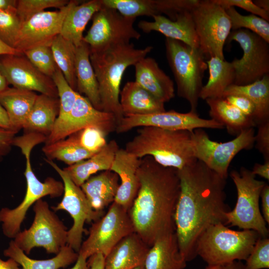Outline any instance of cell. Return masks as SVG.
Returning <instances> with one entry per match:
<instances>
[{
  "instance_id": "obj_53",
  "label": "cell",
  "mask_w": 269,
  "mask_h": 269,
  "mask_svg": "<svg viewBox=\"0 0 269 269\" xmlns=\"http://www.w3.org/2000/svg\"><path fill=\"white\" fill-rule=\"evenodd\" d=\"M87 262L89 269H104L105 257L101 253L91 256Z\"/></svg>"
},
{
  "instance_id": "obj_4",
  "label": "cell",
  "mask_w": 269,
  "mask_h": 269,
  "mask_svg": "<svg viewBox=\"0 0 269 269\" xmlns=\"http://www.w3.org/2000/svg\"><path fill=\"white\" fill-rule=\"evenodd\" d=\"M192 132L142 127L125 149L138 158L150 156L164 167L179 170L197 160L191 145Z\"/></svg>"
},
{
  "instance_id": "obj_5",
  "label": "cell",
  "mask_w": 269,
  "mask_h": 269,
  "mask_svg": "<svg viewBox=\"0 0 269 269\" xmlns=\"http://www.w3.org/2000/svg\"><path fill=\"white\" fill-rule=\"evenodd\" d=\"M260 237L254 230L236 231L218 223L201 235L197 241L196 253L207 265L245 261Z\"/></svg>"
},
{
  "instance_id": "obj_38",
  "label": "cell",
  "mask_w": 269,
  "mask_h": 269,
  "mask_svg": "<svg viewBox=\"0 0 269 269\" xmlns=\"http://www.w3.org/2000/svg\"><path fill=\"white\" fill-rule=\"evenodd\" d=\"M103 6L115 9L122 15L132 18L158 15L154 0H101Z\"/></svg>"
},
{
  "instance_id": "obj_11",
  "label": "cell",
  "mask_w": 269,
  "mask_h": 269,
  "mask_svg": "<svg viewBox=\"0 0 269 269\" xmlns=\"http://www.w3.org/2000/svg\"><path fill=\"white\" fill-rule=\"evenodd\" d=\"M134 232L128 211L115 202L92 225L78 254L86 259L101 253L105 257L124 238Z\"/></svg>"
},
{
  "instance_id": "obj_20",
  "label": "cell",
  "mask_w": 269,
  "mask_h": 269,
  "mask_svg": "<svg viewBox=\"0 0 269 269\" xmlns=\"http://www.w3.org/2000/svg\"><path fill=\"white\" fill-rule=\"evenodd\" d=\"M140 158L119 148L115 156L110 170L118 175L120 183L114 202L129 211L139 187L137 174Z\"/></svg>"
},
{
  "instance_id": "obj_43",
  "label": "cell",
  "mask_w": 269,
  "mask_h": 269,
  "mask_svg": "<svg viewBox=\"0 0 269 269\" xmlns=\"http://www.w3.org/2000/svg\"><path fill=\"white\" fill-rule=\"evenodd\" d=\"M20 26L16 9H0V39L3 42L14 48Z\"/></svg>"
},
{
  "instance_id": "obj_8",
  "label": "cell",
  "mask_w": 269,
  "mask_h": 269,
  "mask_svg": "<svg viewBox=\"0 0 269 269\" xmlns=\"http://www.w3.org/2000/svg\"><path fill=\"white\" fill-rule=\"evenodd\" d=\"M33 209L35 216L32 225L20 231L13 241L27 255L35 247H42L48 253L57 254L67 245V228L42 199L34 203Z\"/></svg>"
},
{
  "instance_id": "obj_7",
  "label": "cell",
  "mask_w": 269,
  "mask_h": 269,
  "mask_svg": "<svg viewBox=\"0 0 269 269\" xmlns=\"http://www.w3.org/2000/svg\"><path fill=\"white\" fill-rule=\"evenodd\" d=\"M230 176L237 189V201L234 209L226 214V225L254 230L261 237H268L267 223L259 208L261 192L266 183L257 180L252 170L244 167L239 171L232 170Z\"/></svg>"
},
{
  "instance_id": "obj_35",
  "label": "cell",
  "mask_w": 269,
  "mask_h": 269,
  "mask_svg": "<svg viewBox=\"0 0 269 269\" xmlns=\"http://www.w3.org/2000/svg\"><path fill=\"white\" fill-rule=\"evenodd\" d=\"M209 77L203 86L199 97L202 100L223 97L225 90L234 84L235 68L232 62H228L217 57H211L206 61Z\"/></svg>"
},
{
  "instance_id": "obj_41",
  "label": "cell",
  "mask_w": 269,
  "mask_h": 269,
  "mask_svg": "<svg viewBox=\"0 0 269 269\" xmlns=\"http://www.w3.org/2000/svg\"><path fill=\"white\" fill-rule=\"evenodd\" d=\"M23 54L38 70L51 78L58 68L51 46L36 47L24 51Z\"/></svg>"
},
{
  "instance_id": "obj_54",
  "label": "cell",
  "mask_w": 269,
  "mask_h": 269,
  "mask_svg": "<svg viewBox=\"0 0 269 269\" xmlns=\"http://www.w3.org/2000/svg\"><path fill=\"white\" fill-rule=\"evenodd\" d=\"M252 172L255 175H258L269 180V160L265 161L264 164H255Z\"/></svg>"
},
{
  "instance_id": "obj_24",
  "label": "cell",
  "mask_w": 269,
  "mask_h": 269,
  "mask_svg": "<svg viewBox=\"0 0 269 269\" xmlns=\"http://www.w3.org/2000/svg\"><path fill=\"white\" fill-rule=\"evenodd\" d=\"M186 261L180 252L175 232L157 239L148 251L143 269H184Z\"/></svg>"
},
{
  "instance_id": "obj_26",
  "label": "cell",
  "mask_w": 269,
  "mask_h": 269,
  "mask_svg": "<svg viewBox=\"0 0 269 269\" xmlns=\"http://www.w3.org/2000/svg\"><path fill=\"white\" fill-rule=\"evenodd\" d=\"M120 179L111 170L91 176L81 186L92 208L99 212L114 202Z\"/></svg>"
},
{
  "instance_id": "obj_49",
  "label": "cell",
  "mask_w": 269,
  "mask_h": 269,
  "mask_svg": "<svg viewBox=\"0 0 269 269\" xmlns=\"http://www.w3.org/2000/svg\"><path fill=\"white\" fill-rule=\"evenodd\" d=\"M224 98L254 121L256 107L250 99L242 95H229Z\"/></svg>"
},
{
  "instance_id": "obj_60",
  "label": "cell",
  "mask_w": 269,
  "mask_h": 269,
  "mask_svg": "<svg viewBox=\"0 0 269 269\" xmlns=\"http://www.w3.org/2000/svg\"><path fill=\"white\" fill-rule=\"evenodd\" d=\"M253 2L259 7L265 10L269 13V0H255Z\"/></svg>"
},
{
  "instance_id": "obj_29",
  "label": "cell",
  "mask_w": 269,
  "mask_h": 269,
  "mask_svg": "<svg viewBox=\"0 0 269 269\" xmlns=\"http://www.w3.org/2000/svg\"><path fill=\"white\" fill-rule=\"evenodd\" d=\"M58 98L37 95L33 107L24 123V133H35L46 137L52 132L59 115Z\"/></svg>"
},
{
  "instance_id": "obj_32",
  "label": "cell",
  "mask_w": 269,
  "mask_h": 269,
  "mask_svg": "<svg viewBox=\"0 0 269 269\" xmlns=\"http://www.w3.org/2000/svg\"><path fill=\"white\" fill-rule=\"evenodd\" d=\"M206 101L211 119L222 124L230 134L237 136L242 131L256 127L252 119L224 98H209Z\"/></svg>"
},
{
  "instance_id": "obj_16",
  "label": "cell",
  "mask_w": 269,
  "mask_h": 269,
  "mask_svg": "<svg viewBox=\"0 0 269 269\" xmlns=\"http://www.w3.org/2000/svg\"><path fill=\"white\" fill-rule=\"evenodd\" d=\"M152 126L169 130H187L197 129H222L224 127L213 120L199 117L196 112L179 113L174 110L164 111L147 115L124 117L117 125L118 134L127 132L138 127Z\"/></svg>"
},
{
  "instance_id": "obj_55",
  "label": "cell",
  "mask_w": 269,
  "mask_h": 269,
  "mask_svg": "<svg viewBox=\"0 0 269 269\" xmlns=\"http://www.w3.org/2000/svg\"><path fill=\"white\" fill-rule=\"evenodd\" d=\"M20 52L7 45L0 39V56L4 55H20Z\"/></svg>"
},
{
  "instance_id": "obj_28",
  "label": "cell",
  "mask_w": 269,
  "mask_h": 269,
  "mask_svg": "<svg viewBox=\"0 0 269 269\" xmlns=\"http://www.w3.org/2000/svg\"><path fill=\"white\" fill-rule=\"evenodd\" d=\"M119 148L117 141L112 140L90 157L68 166L63 170L72 181L80 187L92 175L100 171L110 170L115 154Z\"/></svg>"
},
{
  "instance_id": "obj_61",
  "label": "cell",
  "mask_w": 269,
  "mask_h": 269,
  "mask_svg": "<svg viewBox=\"0 0 269 269\" xmlns=\"http://www.w3.org/2000/svg\"><path fill=\"white\" fill-rule=\"evenodd\" d=\"M8 83L2 73L0 68V93L5 90L8 87Z\"/></svg>"
},
{
  "instance_id": "obj_30",
  "label": "cell",
  "mask_w": 269,
  "mask_h": 269,
  "mask_svg": "<svg viewBox=\"0 0 269 269\" xmlns=\"http://www.w3.org/2000/svg\"><path fill=\"white\" fill-rule=\"evenodd\" d=\"M77 1L66 14L60 34L76 47L83 41L86 26L103 4L101 0H91L79 4Z\"/></svg>"
},
{
  "instance_id": "obj_45",
  "label": "cell",
  "mask_w": 269,
  "mask_h": 269,
  "mask_svg": "<svg viewBox=\"0 0 269 269\" xmlns=\"http://www.w3.org/2000/svg\"><path fill=\"white\" fill-rule=\"evenodd\" d=\"M245 269H268L269 268V239L260 237L253 250L245 260Z\"/></svg>"
},
{
  "instance_id": "obj_52",
  "label": "cell",
  "mask_w": 269,
  "mask_h": 269,
  "mask_svg": "<svg viewBox=\"0 0 269 269\" xmlns=\"http://www.w3.org/2000/svg\"><path fill=\"white\" fill-rule=\"evenodd\" d=\"M203 269H245V267L242 261H236L223 264L207 265Z\"/></svg>"
},
{
  "instance_id": "obj_10",
  "label": "cell",
  "mask_w": 269,
  "mask_h": 269,
  "mask_svg": "<svg viewBox=\"0 0 269 269\" xmlns=\"http://www.w3.org/2000/svg\"><path fill=\"white\" fill-rule=\"evenodd\" d=\"M254 128L242 131L230 141L218 142L211 140L203 129L193 131L191 145L194 157L221 177L227 179L229 165L238 152L249 150L255 144Z\"/></svg>"
},
{
  "instance_id": "obj_1",
  "label": "cell",
  "mask_w": 269,
  "mask_h": 269,
  "mask_svg": "<svg viewBox=\"0 0 269 269\" xmlns=\"http://www.w3.org/2000/svg\"><path fill=\"white\" fill-rule=\"evenodd\" d=\"M180 190L174 214L175 234L180 253L186 262L196 256L201 235L218 223L226 225V179L196 160L178 170Z\"/></svg>"
},
{
  "instance_id": "obj_40",
  "label": "cell",
  "mask_w": 269,
  "mask_h": 269,
  "mask_svg": "<svg viewBox=\"0 0 269 269\" xmlns=\"http://www.w3.org/2000/svg\"><path fill=\"white\" fill-rule=\"evenodd\" d=\"M51 79L56 87L60 102L59 115L56 122L60 121L65 119L71 111L78 93L70 87L58 68Z\"/></svg>"
},
{
  "instance_id": "obj_21",
  "label": "cell",
  "mask_w": 269,
  "mask_h": 269,
  "mask_svg": "<svg viewBox=\"0 0 269 269\" xmlns=\"http://www.w3.org/2000/svg\"><path fill=\"white\" fill-rule=\"evenodd\" d=\"M153 21L140 20L138 27L145 33L155 31L166 38L181 41L195 48H199V41L196 32L191 12L179 15L172 20L161 15L152 16Z\"/></svg>"
},
{
  "instance_id": "obj_47",
  "label": "cell",
  "mask_w": 269,
  "mask_h": 269,
  "mask_svg": "<svg viewBox=\"0 0 269 269\" xmlns=\"http://www.w3.org/2000/svg\"><path fill=\"white\" fill-rule=\"evenodd\" d=\"M214 1L222 6L224 9L229 7L237 6L251 12L252 14L258 15L269 21V13L259 7L251 0H214Z\"/></svg>"
},
{
  "instance_id": "obj_19",
  "label": "cell",
  "mask_w": 269,
  "mask_h": 269,
  "mask_svg": "<svg viewBox=\"0 0 269 269\" xmlns=\"http://www.w3.org/2000/svg\"><path fill=\"white\" fill-rule=\"evenodd\" d=\"M64 192L63 182L52 177L47 178L44 182L40 180L26 183L25 196L21 203L14 209L2 208L0 210V222L2 223L3 234L9 238H14L20 231L21 225L25 219L29 208L43 197L51 198L61 196Z\"/></svg>"
},
{
  "instance_id": "obj_48",
  "label": "cell",
  "mask_w": 269,
  "mask_h": 269,
  "mask_svg": "<svg viewBox=\"0 0 269 269\" xmlns=\"http://www.w3.org/2000/svg\"><path fill=\"white\" fill-rule=\"evenodd\" d=\"M257 127L258 131L255 135V147L263 155L265 161L269 160V121Z\"/></svg>"
},
{
  "instance_id": "obj_6",
  "label": "cell",
  "mask_w": 269,
  "mask_h": 269,
  "mask_svg": "<svg viewBox=\"0 0 269 269\" xmlns=\"http://www.w3.org/2000/svg\"><path fill=\"white\" fill-rule=\"evenodd\" d=\"M165 43L166 58L176 83L177 95L189 102L190 111L196 112L204 73L208 68L206 59L199 49L181 41L166 38Z\"/></svg>"
},
{
  "instance_id": "obj_57",
  "label": "cell",
  "mask_w": 269,
  "mask_h": 269,
  "mask_svg": "<svg viewBox=\"0 0 269 269\" xmlns=\"http://www.w3.org/2000/svg\"><path fill=\"white\" fill-rule=\"evenodd\" d=\"M18 266L19 265L11 258L6 261L0 258V269H21Z\"/></svg>"
},
{
  "instance_id": "obj_50",
  "label": "cell",
  "mask_w": 269,
  "mask_h": 269,
  "mask_svg": "<svg viewBox=\"0 0 269 269\" xmlns=\"http://www.w3.org/2000/svg\"><path fill=\"white\" fill-rule=\"evenodd\" d=\"M17 133L11 130L0 128V160L10 151Z\"/></svg>"
},
{
  "instance_id": "obj_56",
  "label": "cell",
  "mask_w": 269,
  "mask_h": 269,
  "mask_svg": "<svg viewBox=\"0 0 269 269\" xmlns=\"http://www.w3.org/2000/svg\"><path fill=\"white\" fill-rule=\"evenodd\" d=\"M0 128L10 130L9 122L4 108L0 105Z\"/></svg>"
},
{
  "instance_id": "obj_62",
  "label": "cell",
  "mask_w": 269,
  "mask_h": 269,
  "mask_svg": "<svg viewBox=\"0 0 269 269\" xmlns=\"http://www.w3.org/2000/svg\"><path fill=\"white\" fill-rule=\"evenodd\" d=\"M134 269H143V265L141 266H139V267H138L135 268Z\"/></svg>"
},
{
  "instance_id": "obj_46",
  "label": "cell",
  "mask_w": 269,
  "mask_h": 269,
  "mask_svg": "<svg viewBox=\"0 0 269 269\" xmlns=\"http://www.w3.org/2000/svg\"><path fill=\"white\" fill-rule=\"evenodd\" d=\"M77 133L80 145L94 154L101 150L107 143V135L98 128L89 127Z\"/></svg>"
},
{
  "instance_id": "obj_18",
  "label": "cell",
  "mask_w": 269,
  "mask_h": 269,
  "mask_svg": "<svg viewBox=\"0 0 269 269\" xmlns=\"http://www.w3.org/2000/svg\"><path fill=\"white\" fill-rule=\"evenodd\" d=\"M0 68L8 84L14 88L58 98L52 79L38 70L23 54L1 56Z\"/></svg>"
},
{
  "instance_id": "obj_12",
  "label": "cell",
  "mask_w": 269,
  "mask_h": 269,
  "mask_svg": "<svg viewBox=\"0 0 269 269\" xmlns=\"http://www.w3.org/2000/svg\"><path fill=\"white\" fill-rule=\"evenodd\" d=\"M233 40L240 44L243 51L241 59L232 61L235 68L234 85H248L269 74V43L245 29L231 30L226 41Z\"/></svg>"
},
{
  "instance_id": "obj_37",
  "label": "cell",
  "mask_w": 269,
  "mask_h": 269,
  "mask_svg": "<svg viewBox=\"0 0 269 269\" xmlns=\"http://www.w3.org/2000/svg\"><path fill=\"white\" fill-rule=\"evenodd\" d=\"M51 48L58 68L61 71L70 87L77 91L75 69L76 47L59 34L53 39Z\"/></svg>"
},
{
  "instance_id": "obj_13",
  "label": "cell",
  "mask_w": 269,
  "mask_h": 269,
  "mask_svg": "<svg viewBox=\"0 0 269 269\" xmlns=\"http://www.w3.org/2000/svg\"><path fill=\"white\" fill-rule=\"evenodd\" d=\"M45 161L58 173L63 181L62 200L56 206L52 207V209L54 211L65 210L72 218L73 224L68 231L67 245L78 253L82 243L83 234L86 232L84 224L97 221L103 212L92 208L81 187L72 181L63 169L53 160L45 159Z\"/></svg>"
},
{
  "instance_id": "obj_27",
  "label": "cell",
  "mask_w": 269,
  "mask_h": 269,
  "mask_svg": "<svg viewBox=\"0 0 269 269\" xmlns=\"http://www.w3.org/2000/svg\"><path fill=\"white\" fill-rule=\"evenodd\" d=\"M37 96L35 92L14 87L0 93V105L7 114L10 130L18 133L23 129Z\"/></svg>"
},
{
  "instance_id": "obj_58",
  "label": "cell",
  "mask_w": 269,
  "mask_h": 269,
  "mask_svg": "<svg viewBox=\"0 0 269 269\" xmlns=\"http://www.w3.org/2000/svg\"><path fill=\"white\" fill-rule=\"evenodd\" d=\"M69 269H89L87 259L78 254V257L74 266Z\"/></svg>"
},
{
  "instance_id": "obj_3",
  "label": "cell",
  "mask_w": 269,
  "mask_h": 269,
  "mask_svg": "<svg viewBox=\"0 0 269 269\" xmlns=\"http://www.w3.org/2000/svg\"><path fill=\"white\" fill-rule=\"evenodd\" d=\"M152 49L151 46L138 49L129 43L90 49V59L98 83L102 111L113 114L118 124L124 117L120 103L124 72L146 57Z\"/></svg>"
},
{
  "instance_id": "obj_25",
  "label": "cell",
  "mask_w": 269,
  "mask_h": 269,
  "mask_svg": "<svg viewBox=\"0 0 269 269\" xmlns=\"http://www.w3.org/2000/svg\"><path fill=\"white\" fill-rule=\"evenodd\" d=\"M120 103L124 116L147 115L164 112L161 102L135 81H129L120 93Z\"/></svg>"
},
{
  "instance_id": "obj_23",
  "label": "cell",
  "mask_w": 269,
  "mask_h": 269,
  "mask_svg": "<svg viewBox=\"0 0 269 269\" xmlns=\"http://www.w3.org/2000/svg\"><path fill=\"white\" fill-rule=\"evenodd\" d=\"M149 248L135 232L130 234L105 257L104 269H134L142 266Z\"/></svg>"
},
{
  "instance_id": "obj_34",
  "label": "cell",
  "mask_w": 269,
  "mask_h": 269,
  "mask_svg": "<svg viewBox=\"0 0 269 269\" xmlns=\"http://www.w3.org/2000/svg\"><path fill=\"white\" fill-rule=\"evenodd\" d=\"M229 95L244 96L252 101L256 107L254 122L256 127L269 121V74L248 85H230L224 91L223 98Z\"/></svg>"
},
{
  "instance_id": "obj_33",
  "label": "cell",
  "mask_w": 269,
  "mask_h": 269,
  "mask_svg": "<svg viewBox=\"0 0 269 269\" xmlns=\"http://www.w3.org/2000/svg\"><path fill=\"white\" fill-rule=\"evenodd\" d=\"M3 255L15 261L21 266V269H59L75 263L78 253L68 245L63 247L56 256L48 260H37L29 258L18 247L13 240L4 250Z\"/></svg>"
},
{
  "instance_id": "obj_36",
  "label": "cell",
  "mask_w": 269,
  "mask_h": 269,
  "mask_svg": "<svg viewBox=\"0 0 269 269\" xmlns=\"http://www.w3.org/2000/svg\"><path fill=\"white\" fill-rule=\"evenodd\" d=\"M42 150L46 159L59 160L69 166L85 160L94 154L80 145L77 133L66 138L45 144Z\"/></svg>"
},
{
  "instance_id": "obj_2",
  "label": "cell",
  "mask_w": 269,
  "mask_h": 269,
  "mask_svg": "<svg viewBox=\"0 0 269 269\" xmlns=\"http://www.w3.org/2000/svg\"><path fill=\"white\" fill-rule=\"evenodd\" d=\"M137 174L139 187L128 212L134 232L150 247L159 238L175 232L180 180L177 169L150 156L140 158Z\"/></svg>"
},
{
  "instance_id": "obj_15",
  "label": "cell",
  "mask_w": 269,
  "mask_h": 269,
  "mask_svg": "<svg viewBox=\"0 0 269 269\" xmlns=\"http://www.w3.org/2000/svg\"><path fill=\"white\" fill-rule=\"evenodd\" d=\"M118 121L111 113L95 108L88 99L78 93L69 114L63 120L55 122L45 144H49L89 127L97 128L106 135L116 131Z\"/></svg>"
},
{
  "instance_id": "obj_14",
  "label": "cell",
  "mask_w": 269,
  "mask_h": 269,
  "mask_svg": "<svg viewBox=\"0 0 269 269\" xmlns=\"http://www.w3.org/2000/svg\"><path fill=\"white\" fill-rule=\"evenodd\" d=\"M92 24L83 41L91 50L130 43L141 35L133 26L135 18L126 17L115 9L103 7L93 15Z\"/></svg>"
},
{
  "instance_id": "obj_59",
  "label": "cell",
  "mask_w": 269,
  "mask_h": 269,
  "mask_svg": "<svg viewBox=\"0 0 269 269\" xmlns=\"http://www.w3.org/2000/svg\"><path fill=\"white\" fill-rule=\"evenodd\" d=\"M17 1L16 0H0V9H16Z\"/></svg>"
},
{
  "instance_id": "obj_22",
  "label": "cell",
  "mask_w": 269,
  "mask_h": 269,
  "mask_svg": "<svg viewBox=\"0 0 269 269\" xmlns=\"http://www.w3.org/2000/svg\"><path fill=\"white\" fill-rule=\"evenodd\" d=\"M134 67L135 81L143 88L163 103L174 98V83L154 59L145 57Z\"/></svg>"
},
{
  "instance_id": "obj_42",
  "label": "cell",
  "mask_w": 269,
  "mask_h": 269,
  "mask_svg": "<svg viewBox=\"0 0 269 269\" xmlns=\"http://www.w3.org/2000/svg\"><path fill=\"white\" fill-rule=\"evenodd\" d=\"M69 2L67 0H18L16 12L21 24L48 8L60 9Z\"/></svg>"
},
{
  "instance_id": "obj_31",
  "label": "cell",
  "mask_w": 269,
  "mask_h": 269,
  "mask_svg": "<svg viewBox=\"0 0 269 269\" xmlns=\"http://www.w3.org/2000/svg\"><path fill=\"white\" fill-rule=\"evenodd\" d=\"M90 54V47L84 41L76 48L77 92L85 94L95 108L102 111L98 83Z\"/></svg>"
},
{
  "instance_id": "obj_17",
  "label": "cell",
  "mask_w": 269,
  "mask_h": 269,
  "mask_svg": "<svg viewBox=\"0 0 269 269\" xmlns=\"http://www.w3.org/2000/svg\"><path fill=\"white\" fill-rule=\"evenodd\" d=\"M78 0H70L64 7L55 11H43L21 24L14 48L21 53L40 46H51L60 34L64 19Z\"/></svg>"
},
{
  "instance_id": "obj_9",
  "label": "cell",
  "mask_w": 269,
  "mask_h": 269,
  "mask_svg": "<svg viewBox=\"0 0 269 269\" xmlns=\"http://www.w3.org/2000/svg\"><path fill=\"white\" fill-rule=\"evenodd\" d=\"M199 41V50L205 59H224V44L231 31L226 10L214 0H199L191 12Z\"/></svg>"
},
{
  "instance_id": "obj_39",
  "label": "cell",
  "mask_w": 269,
  "mask_h": 269,
  "mask_svg": "<svg viewBox=\"0 0 269 269\" xmlns=\"http://www.w3.org/2000/svg\"><path fill=\"white\" fill-rule=\"evenodd\" d=\"M225 9L230 18L232 30L239 29H247L258 35L269 43L268 21L253 14L248 15H242L234 7H229Z\"/></svg>"
},
{
  "instance_id": "obj_44",
  "label": "cell",
  "mask_w": 269,
  "mask_h": 269,
  "mask_svg": "<svg viewBox=\"0 0 269 269\" xmlns=\"http://www.w3.org/2000/svg\"><path fill=\"white\" fill-rule=\"evenodd\" d=\"M199 0H154L158 15L164 14L174 20L180 14L192 12Z\"/></svg>"
},
{
  "instance_id": "obj_51",
  "label": "cell",
  "mask_w": 269,
  "mask_h": 269,
  "mask_svg": "<svg viewBox=\"0 0 269 269\" xmlns=\"http://www.w3.org/2000/svg\"><path fill=\"white\" fill-rule=\"evenodd\" d=\"M263 216L266 222L269 223V186L267 183L261 192Z\"/></svg>"
}]
</instances>
